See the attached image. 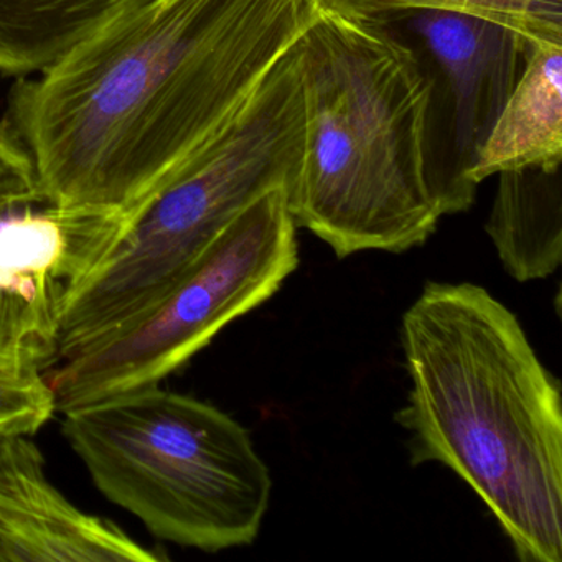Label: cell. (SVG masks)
I'll return each mask as SVG.
<instances>
[{
    "label": "cell",
    "mask_w": 562,
    "mask_h": 562,
    "mask_svg": "<svg viewBox=\"0 0 562 562\" xmlns=\"http://www.w3.org/2000/svg\"><path fill=\"white\" fill-rule=\"evenodd\" d=\"M318 14L314 0H146L21 78L5 123L42 199L130 215L225 131Z\"/></svg>",
    "instance_id": "1"
},
{
    "label": "cell",
    "mask_w": 562,
    "mask_h": 562,
    "mask_svg": "<svg viewBox=\"0 0 562 562\" xmlns=\"http://www.w3.org/2000/svg\"><path fill=\"white\" fill-rule=\"evenodd\" d=\"M409 376L396 423L411 462L460 476L522 562L562 559L561 386L482 285L427 282L401 321Z\"/></svg>",
    "instance_id": "2"
},
{
    "label": "cell",
    "mask_w": 562,
    "mask_h": 562,
    "mask_svg": "<svg viewBox=\"0 0 562 562\" xmlns=\"http://www.w3.org/2000/svg\"><path fill=\"white\" fill-rule=\"evenodd\" d=\"M305 150L295 226L338 259L424 245L443 218L426 176L429 83L387 25L321 11L302 37Z\"/></svg>",
    "instance_id": "3"
},
{
    "label": "cell",
    "mask_w": 562,
    "mask_h": 562,
    "mask_svg": "<svg viewBox=\"0 0 562 562\" xmlns=\"http://www.w3.org/2000/svg\"><path fill=\"white\" fill-rule=\"evenodd\" d=\"M304 150L299 42L225 131L127 215L116 245L68 299L54 364L149 314L239 213L292 186Z\"/></svg>",
    "instance_id": "4"
},
{
    "label": "cell",
    "mask_w": 562,
    "mask_h": 562,
    "mask_svg": "<svg viewBox=\"0 0 562 562\" xmlns=\"http://www.w3.org/2000/svg\"><path fill=\"white\" fill-rule=\"evenodd\" d=\"M61 414L97 488L156 538L205 552L258 538L271 470L229 414L160 384Z\"/></svg>",
    "instance_id": "5"
},
{
    "label": "cell",
    "mask_w": 562,
    "mask_h": 562,
    "mask_svg": "<svg viewBox=\"0 0 562 562\" xmlns=\"http://www.w3.org/2000/svg\"><path fill=\"white\" fill-rule=\"evenodd\" d=\"M299 262L297 226L281 187L239 213L149 314L45 370L55 409L162 383L226 325L268 302Z\"/></svg>",
    "instance_id": "6"
},
{
    "label": "cell",
    "mask_w": 562,
    "mask_h": 562,
    "mask_svg": "<svg viewBox=\"0 0 562 562\" xmlns=\"http://www.w3.org/2000/svg\"><path fill=\"white\" fill-rule=\"evenodd\" d=\"M416 52L429 83L426 176L442 216L475 203L472 169L509 94L531 44L473 15L411 11L378 21Z\"/></svg>",
    "instance_id": "7"
},
{
    "label": "cell",
    "mask_w": 562,
    "mask_h": 562,
    "mask_svg": "<svg viewBox=\"0 0 562 562\" xmlns=\"http://www.w3.org/2000/svg\"><path fill=\"white\" fill-rule=\"evenodd\" d=\"M127 216L47 200L0 205V348L54 364L68 299L111 251Z\"/></svg>",
    "instance_id": "8"
},
{
    "label": "cell",
    "mask_w": 562,
    "mask_h": 562,
    "mask_svg": "<svg viewBox=\"0 0 562 562\" xmlns=\"http://www.w3.org/2000/svg\"><path fill=\"white\" fill-rule=\"evenodd\" d=\"M110 519L75 506L47 475L31 436L0 437V562H154Z\"/></svg>",
    "instance_id": "9"
},
{
    "label": "cell",
    "mask_w": 562,
    "mask_h": 562,
    "mask_svg": "<svg viewBox=\"0 0 562 562\" xmlns=\"http://www.w3.org/2000/svg\"><path fill=\"white\" fill-rule=\"evenodd\" d=\"M562 166V45H531L525 70L509 94L472 169L483 180L522 167Z\"/></svg>",
    "instance_id": "10"
},
{
    "label": "cell",
    "mask_w": 562,
    "mask_h": 562,
    "mask_svg": "<svg viewBox=\"0 0 562 562\" xmlns=\"http://www.w3.org/2000/svg\"><path fill=\"white\" fill-rule=\"evenodd\" d=\"M485 232L516 281L554 274L562 261V166L499 172Z\"/></svg>",
    "instance_id": "11"
},
{
    "label": "cell",
    "mask_w": 562,
    "mask_h": 562,
    "mask_svg": "<svg viewBox=\"0 0 562 562\" xmlns=\"http://www.w3.org/2000/svg\"><path fill=\"white\" fill-rule=\"evenodd\" d=\"M146 0H0V74L31 78Z\"/></svg>",
    "instance_id": "12"
},
{
    "label": "cell",
    "mask_w": 562,
    "mask_h": 562,
    "mask_svg": "<svg viewBox=\"0 0 562 562\" xmlns=\"http://www.w3.org/2000/svg\"><path fill=\"white\" fill-rule=\"evenodd\" d=\"M321 11L383 21L411 11L453 12L495 22L531 45H562V0H314Z\"/></svg>",
    "instance_id": "13"
},
{
    "label": "cell",
    "mask_w": 562,
    "mask_h": 562,
    "mask_svg": "<svg viewBox=\"0 0 562 562\" xmlns=\"http://www.w3.org/2000/svg\"><path fill=\"white\" fill-rule=\"evenodd\" d=\"M57 413L44 368L0 348V437L34 436Z\"/></svg>",
    "instance_id": "14"
},
{
    "label": "cell",
    "mask_w": 562,
    "mask_h": 562,
    "mask_svg": "<svg viewBox=\"0 0 562 562\" xmlns=\"http://www.w3.org/2000/svg\"><path fill=\"white\" fill-rule=\"evenodd\" d=\"M42 199L34 162L8 123H0V205Z\"/></svg>",
    "instance_id": "15"
}]
</instances>
